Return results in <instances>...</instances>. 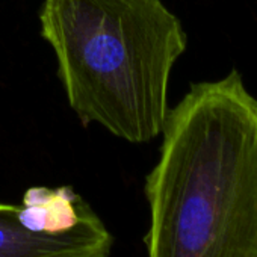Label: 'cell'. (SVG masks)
I'll list each match as a JSON object with an SVG mask.
<instances>
[{
  "mask_svg": "<svg viewBox=\"0 0 257 257\" xmlns=\"http://www.w3.org/2000/svg\"><path fill=\"white\" fill-rule=\"evenodd\" d=\"M113 237L70 188H31L20 204L0 201V257H109Z\"/></svg>",
  "mask_w": 257,
  "mask_h": 257,
  "instance_id": "3957f363",
  "label": "cell"
},
{
  "mask_svg": "<svg viewBox=\"0 0 257 257\" xmlns=\"http://www.w3.org/2000/svg\"><path fill=\"white\" fill-rule=\"evenodd\" d=\"M40 25L85 125L135 144L162 134L170 76L188 38L161 0H44Z\"/></svg>",
  "mask_w": 257,
  "mask_h": 257,
  "instance_id": "7a4b0ae2",
  "label": "cell"
},
{
  "mask_svg": "<svg viewBox=\"0 0 257 257\" xmlns=\"http://www.w3.org/2000/svg\"><path fill=\"white\" fill-rule=\"evenodd\" d=\"M162 135L147 257H257V100L240 73L194 83Z\"/></svg>",
  "mask_w": 257,
  "mask_h": 257,
  "instance_id": "6da1fadb",
  "label": "cell"
}]
</instances>
